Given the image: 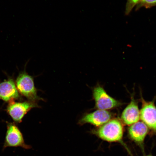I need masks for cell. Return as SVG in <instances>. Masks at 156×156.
Masks as SVG:
<instances>
[{
	"instance_id": "cell-7",
	"label": "cell",
	"mask_w": 156,
	"mask_h": 156,
	"mask_svg": "<svg viewBox=\"0 0 156 156\" xmlns=\"http://www.w3.org/2000/svg\"><path fill=\"white\" fill-rule=\"evenodd\" d=\"M142 107L140 118L150 129L156 134V106L154 101L148 102L141 97Z\"/></svg>"
},
{
	"instance_id": "cell-1",
	"label": "cell",
	"mask_w": 156,
	"mask_h": 156,
	"mask_svg": "<svg viewBox=\"0 0 156 156\" xmlns=\"http://www.w3.org/2000/svg\"><path fill=\"white\" fill-rule=\"evenodd\" d=\"M124 128L122 123L117 119H112L103 125L92 130V133L100 139L109 142L121 144L130 155L132 154L123 140Z\"/></svg>"
},
{
	"instance_id": "cell-11",
	"label": "cell",
	"mask_w": 156,
	"mask_h": 156,
	"mask_svg": "<svg viewBox=\"0 0 156 156\" xmlns=\"http://www.w3.org/2000/svg\"><path fill=\"white\" fill-rule=\"evenodd\" d=\"M155 6H156V0H141L136 5V9H138L143 7L149 9Z\"/></svg>"
},
{
	"instance_id": "cell-9",
	"label": "cell",
	"mask_w": 156,
	"mask_h": 156,
	"mask_svg": "<svg viewBox=\"0 0 156 156\" xmlns=\"http://www.w3.org/2000/svg\"><path fill=\"white\" fill-rule=\"evenodd\" d=\"M149 128L142 122H139L130 126L128 129L129 136L132 141L144 151V141L149 132Z\"/></svg>"
},
{
	"instance_id": "cell-5",
	"label": "cell",
	"mask_w": 156,
	"mask_h": 156,
	"mask_svg": "<svg viewBox=\"0 0 156 156\" xmlns=\"http://www.w3.org/2000/svg\"><path fill=\"white\" fill-rule=\"evenodd\" d=\"M93 95L97 110L108 111L120 106L122 103L111 97L103 88L98 85L93 89Z\"/></svg>"
},
{
	"instance_id": "cell-2",
	"label": "cell",
	"mask_w": 156,
	"mask_h": 156,
	"mask_svg": "<svg viewBox=\"0 0 156 156\" xmlns=\"http://www.w3.org/2000/svg\"><path fill=\"white\" fill-rule=\"evenodd\" d=\"M15 83L19 92L27 100L37 103L44 99L38 96L35 87L34 78L27 73L25 69L20 72L16 80Z\"/></svg>"
},
{
	"instance_id": "cell-13",
	"label": "cell",
	"mask_w": 156,
	"mask_h": 156,
	"mask_svg": "<svg viewBox=\"0 0 156 156\" xmlns=\"http://www.w3.org/2000/svg\"><path fill=\"white\" fill-rule=\"evenodd\" d=\"M153 156L151 155H146V156Z\"/></svg>"
},
{
	"instance_id": "cell-3",
	"label": "cell",
	"mask_w": 156,
	"mask_h": 156,
	"mask_svg": "<svg viewBox=\"0 0 156 156\" xmlns=\"http://www.w3.org/2000/svg\"><path fill=\"white\" fill-rule=\"evenodd\" d=\"M7 130L3 146V151L7 147H20L25 150L32 146L25 143L22 132L15 122H6Z\"/></svg>"
},
{
	"instance_id": "cell-12",
	"label": "cell",
	"mask_w": 156,
	"mask_h": 156,
	"mask_svg": "<svg viewBox=\"0 0 156 156\" xmlns=\"http://www.w3.org/2000/svg\"><path fill=\"white\" fill-rule=\"evenodd\" d=\"M141 0H127L126 5L125 14L128 15L131 12L133 9L137 5Z\"/></svg>"
},
{
	"instance_id": "cell-4",
	"label": "cell",
	"mask_w": 156,
	"mask_h": 156,
	"mask_svg": "<svg viewBox=\"0 0 156 156\" xmlns=\"http://www.w3.org/2000/svg\"><path fill=\"white\" fill-rule=\"evenodd\" d=\"M6 112L15 123H20L23 119L32 108L40 107L38 103L31 101H13L8 103Z\"/></svg>"
},
{
	"instance_id": "cell-8",
	"label": "cell",
	"mask_w": 156,
	"mask_h": 156,
	"mask_svg": "<svg viewBox=\"0 0 156 156\" xmlns=\"http://www.w3.org/2000/svg\"><path fill=\"white\" fill-rule=\"evenodd\" d=\"M112 118V115L108 111L97 110L83 116L79 120V124H90L97 127L103 125Z\"/></svg>"
},
{
	"instance_id": "cell-10",
	"label": "cell",
	"mask_w": 156,
	"mask_h": 156,
	"mask_svg": "<svg viewBox=\"0 0 156 156\" xmlns=\"http://www.w3.org/2000/svg\"><path fill=\"white\" fill-rule=\"evenodd\" d=\"M140 118V111L137 103L132 98L131 102L122 113L121 120L124 124L131 126L138 122Z\"/></svg>"
},
{
	"instance_id": "cell-6",
	"label": "cell",
	"mask_w": 156,
	"mask_h": 156,
	"mask_svg": "<svg viewBox=\"0 0 156 156\" xmlns=\"http://www.w3.org/2000/svg\"><path fill=\"white\" fill-rule=\"evenodd\" d=\"M0 100L8 103L15 101H23L13 78L9 77L0 82Z\"/></svg>"
}]
</instances>
